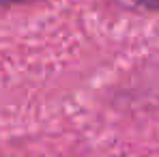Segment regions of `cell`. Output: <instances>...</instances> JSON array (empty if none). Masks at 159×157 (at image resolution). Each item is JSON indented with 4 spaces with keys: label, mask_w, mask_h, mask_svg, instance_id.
Instances as JSON below:
<instances>
[{
    "label": "cell",
    "mask_w": 159,
    "mask_h": 157,
    "mask_svg": "<svg viewBox=\"0 0 159 157\" xmlns=\"http://www.w3.org/2000/svg\"><path fill=\"white\" fill-rule=\"evenodd\" d=\"M138 4L146 7V9H153V11H159V0H135Z\"/></svg>",
    "instance_id": "6da1fadb"
},
{
    "label": "cell",
    "mask_w": 159,
    "mask_h": 157,
    "mask_svg": "<svg viewBox=\"0 0 159 157\" xmlns=\"http://www.w3.org/2000/svg\"><path fill=\"white\" fill-rule=\"evenodd\" d=\"M22 2H28V0H0V4H22Z\"/></svg>",
    "instance_id": "7a4b0ae2"
}]
</instances>
